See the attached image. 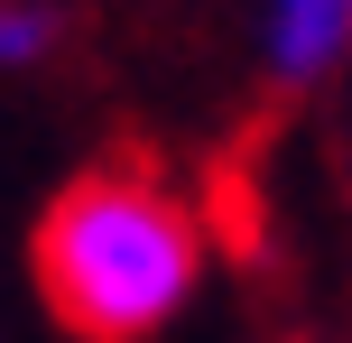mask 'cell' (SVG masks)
<instances>
[{"label":"cell","instance_id":"cell-1","mask_svg":"<svg viewBox=\"0 0 352 343\" xmlns=\"http://www.w3.org/2000/svg\"><path fill=\"white\" fill-rule=\"evenodd\" d=\"M204 269H213V232L195 195L140 158L74 167L28 232L37 307L74 343H158L204 297Z\"/></svg>","mask_w":352,"mask_h":343},{"label":"cell","instance_id":"cell-4","mask_svg":"<svg viewBox=\"0 0 352 343\" xmlns=\"http://www.w3.org/2000/svg\"><path fill=\"white\" fill-rule=\"evenodd\" d=\"M334 186H343V214H352V74H343V111H334Z\"/></svg>","mask_w":352,"mask_h":343},{"label":"cell","instance_id":"cell-3","mask_svg":"<svg viewBox=\"0 0 352 343\" xmlns=\"http://www.w3.org/2000/svg\"><path fill=\"white\" fill-rule=\"evenodd\" d=\"M65 37H74L65 0H0V74L56 65V56H65Z\"/></svg>","mask_w":352,"mask_h":343},{"label":"cell","instance_id":"cell-2","mask_svg":"<svg viewBox=\"0 0 352 343\" xmlns=\"http://www.w3.org/2000/svg\"><path fill=\"white\" fill-rule=\"evenodd\" d=\"M269 93H324L352 74V0H260Z\"/></svg>","mask_w":352,"mask_h":343}]
</instances>
